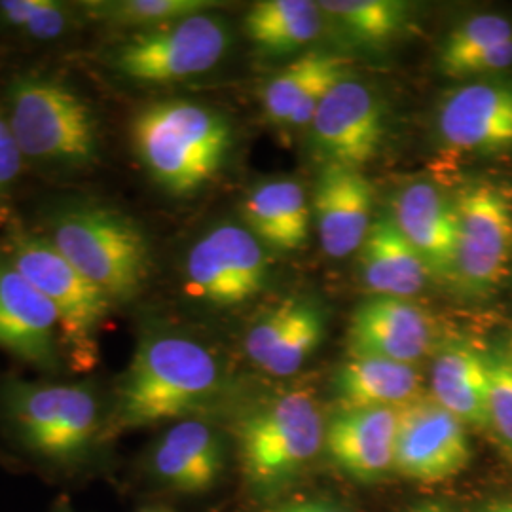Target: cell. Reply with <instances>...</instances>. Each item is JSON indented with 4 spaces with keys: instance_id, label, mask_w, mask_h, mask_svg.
<instances>
[{
    "instance_id": "8",
    "label": "cell",
    "mask_w": 512,
    "mask_h": 512,
    "mask_svg": "<svg viewBox=\"0 0 512 512\" xmlns=\"http://www.w3.org/2000/svg\"><path fill=\"white\" fill-rule=\"evenodd\" d=\"M2 247L19 272L54 304L63 351L76 366L90 368L97 359L99 332L116 308L109 296L59 255L40 232L27 230L19 222H10Z\"/></svg>"
},
{
    "instance_id": "19",
    "label": "cell",
    "mask_w": 512,
    "mask_h": 512,
    "mask_svg": "<svg viewBox=\"0 0 512 512\" xmlns=\"http://www.w3.org/2000/svg\"><path fill=\"white\" fill-rule=\"evenodd\" d=\"M150 473L167 490L200 495L213 490L226 469V444L200 418L173 423L150 452Z\"/></svg>"
},
{
    "instance_id": "14",
    "label": "cell",
    "mask_w": 512,
    "mask_h": 512,
    "mask_svg": "<svg viewBox=\"0 0 512 512\" xmlns=\"http://www.w3.org/2000/svg\"><path fill=\"white\" fill-rule=\"evenodd\" d=\"M0 349L44 372H55L65 355L54 304L19 272L4 247H0Z\"/></svg>"
},
{
    "instance_id": "18",
    "label": "cell",
    "mask_w": 512,
    "mask_h": 512,
    "mask_svg": "<svg viewBox=\"0 0 512 512\" xmlns=\"http://www.w3.org/2000/svg\"><path fill=\"white\" fill-rule=\"evenodd\" d=\"M389 217L435 281H456L458 224L452 198L427 181L406 184L391 200Z\"/></svg>"
},
{
    "instance_id": "28",
    "label": "cell",
    "mask_w": 512,
    "mask_h": 512,
    "mask_svg": "<svg viewBox=\"0 0 512 512\" xmlns=\"http://www.w3.org/2000/svg\"><path fill=\"white\" fill-rule=\"evenodd\" d=\"M78 4L86 23L101 27L110 37L141 33L220 6L213 0H84Z\"/></svg>"
},
{
    "instance_id": "17",
    "label": "cell",
    "mask_w": 512,
    "mask_h": 512,
    "mask_svg": "<svg viewBox=\"0 0 512 512\" xmlns=\"http://www.w3.org/2000/svg\"><path fill=\"white\" fill-rule=\"evenodd\" d=\"M399 408H342L325 433V450L344 475L372 484L395 471Z\"/></svg>"
},
{
    "instance_id": "15",
    "label": "cell",
    "mask_w": 512,
    "mask_h": 512,
    "mask_svg": "<svg viewBox=\"0 0 512 512\" xmlns=\"http://www.w3.org/2000/svg\"><path fill=\"white\" fill-rule=\"evenodd\" d=\"M348 344L349 355L416 365L435 344V325L408 298L372 296L353 311Z\"/></svg>"
},
{
    "instance_id": "1",
    "label": "cell",
    "mask_w": 512,
    "mask_h": 512,
    "mask_svg": "<svg viewBox=\"0 0 512 512\" xmlns=\"http://www.w3.org/2000/svg\"><path fill=\"white\" fill-rule=\"evenodd\" d=\"M224 387L226 372L213 349L188 334L148 330L114 391L107 437L200 418Z\"/></svg>"
},
{
    "instance_id": "35",
    "label": "cell",
    "mask_w": 512,
    "mask_h": 512,
    "mask_svg": "<svg viewBox=\"0 0 512 512\" xmlns=\"http://www.w3.org/2000/svg\"><path fill=\"white\" fill-rule=\"evenodd\" d=\"M480 512H512V499H497L482 507Z\"/></svg>"
},
{
    "instance_id": "22",
    "label": "cell",
    "mask_w": 512,
    "mask_h": 512,
    "mask_svg": "<svg viewBox=\"0 0 512 512\" xmlns=\"http://www.w3.org/2000/svg\"><path fill=\"white\" fill-rule=\"evenodd\" d=\"M359 251L361 281L372 296L410 300L433 279L423 258L399 232L389 213L374 219Z\"/></svg>"
},
{
    "instance_id": "6",
    "label": "cell",
    "mask_w": 512,
    "mask_h": 512,
    "mask_svg": "<svg viewBox=\"0 0 512 512\" xmlns=\"http://www.w3.org/2000/svg\"><path fill=\"white\" fill-rule=\"evenodd\" d=\"M232 46L228 21L215 10L110 37L97 52V65L135 88H164L211 73Z\"/></svg>"
},
{
    "instance_id": "9",
    "label": "cell",
    "mask_w": 512,
    "mask_h": 512,
    "mask_svg": "<svg viewBox=\"0 0 512 512\" xmlns=\"http://www.w3.org/2000/svg\"><path fill=\"white\" fill-rule=\"evenodd\" d=\"M270 275L266 247L245 224L220 222L205 230L184 256V294L209 308L228 310L262 293Z\"/></svg>"
},
{
    "instance_id": "29",
    "label": "cell",
    "mask_w": 512,
    "mask_h": 512,
    "mask_svg": "<svg viewBox=\"0 0 512 512\" xmlns=\"http://www.w3.org/2000/svg\"><path fill=\"white\" fill-rule=\"evenodd\" d=\"M86 23L78 2L0 0V33L29 46H54Z\"/></svg>"
},
{
    "instance_id": "36",
    "label": "cell",
    "mask_w": 512,
    "mask_h": 512,
    "mask_svg": "<svg viewBox=\"0 0 512 512\" xmlns=\"http://www.w3.org/2000/svg\"><path fill=\"white\" fill-rule=\"evenodd\" d=\"M505 355L509 357V361L512 363V340L509 342V348H507V351H505Z\"/></svg>"
},
{
    "instance_id": "2",
    "label": "cell",
    "mask_w": 512,
    "mask_h": 512,
    "mask_svg": "<svg viewBox=\"0 0 512 512\" xmlns=\"http://www.w3.org/2000/svg\"><path fill=\"white\" fill-rule=\"evenodd\" d=\"M27 167L52 175H80L101 160V122L84 93L44 71L14 74L2 99Z\"/></svg>"
},
{
    "instance_id": "33",
    "label": "cell",
    "mask_w": 512,
    "mask_h": 512,
    "mask_svg": "<svg viewBox=\"0 0 512 512\" xmlns=\"http://www.w3.org/2000/svg\"><path fill=\"white\" fill-rule=\"evenodd\" d=\"M270 512H353L346 505L325 499V497H308V499H293L277 505Z\"/></svg>"
},
{
    "instance_id": "31",
    "label": "cell",
    "mask_w": 512,
    "mask_h": 512,
    "mask_svg": "<svg viewBox=\"0 0 512 512\" xmlns=\"http://www.w3.org/2000/svg\"><path fill=\"white\" fill-rule=\"evenodd\" d=\"M488 370V429L512 458V363L505 353H484Z\"/></svg>"
},
{
    "instance_id": "12",
    "label": "cell",
    "mask_w": 512,
    "mask_h": 512,
    "mask_svg": "<svg viewBox=\"0 0 512 512\" xmlns=\"http://www.w3.org/2000/svg\"><path fill=\"white\" fill-rule=\"evenodd\" d=\"M471 444L465 425L433 399L399 408L395 471L408 480L435 484L467 469Z\"/></svg>"
},
{
    "instance_id": "21",
    "label": "cell",
    "mask_w": 512,
    "mask_h": 512,
    "mask_svg": "<svg viewBox=\"0 0 512 512\" xmlns=\"http://www.w3.org/2000/svg\"><path fill=\"white\" fill-rule=\"evenodd\" d=\"M348 67L346 57L325 50L298 55L266 84V118L279 128H308L332 86L349 76Z\"/></svg>"
},
{
    "instance_id": "27",
    "label": "cell",
    "mask_w": 512,
    "mask_h": 512,
    "mask_svg": "<svg viewBox=\"0 0 512 512\" xmlns=\"http://www.w3.org/2000/svg\"><path fill=\"white\" fill-rule=\"evenodd\" d=\"M319 8L342 37L368 50L384 48L399 37L412 12L401 0H323Z\"/></svg>"
},
{
    "instance_id": "26",
    "label": "cell",
    "mask_w": 512,
    "mask_h": 512,
    "mask_svg": "<svg viewBox=\"0 0 512 512\" xmlns=\"http://www.w3.org/2000/svg\"><path fill=\"white\" fill-rule=\"evenodd\" d=\"M325 25L319 2L311 0H262L243 18V31L256 52L275 57L310 46Z\"/></svg>"
},
{
    "instance_id": "11",
    "label": "cell",
    "mask_w": 512,
    "mask_h": 512,
    "mask_svg": "<svg viewBox=\"0 0 512 512\" xmlns=\"http://www.w3.org/2000/svg\"><path fill=\"white\" fill-rule=\"evenodd\" d=\"M308 129L321 164L361 169L374 160L384 139L382 101L368 84L346 76L325 95Z\"/></svg>"
},
{
    "instance_id": "7",
    "label": "cell",
    "mask_w": 512,
    "mask_h": 512,
    "mask_svg": "<svg viewBox=\"0 0 512 512\" xmlns=\"http://www.w3.org/2000/svg\"><path fill=\"white\" fill-rule=\"evenodd\" d=\"M327 423L310 391H287L256 406L238 425L241 469L260 494L291 486L325 448Z\"/></svg>"
},
{
    "instance_id": "13",
    "label": "cell",
    "mask_w": 512,
    "mask_h": 512,
    "mask_svg": "<svg viewBox=\"0 0 512 512\" xmlns=\"http://www.w3.org/2000/svg\"><path fill=\"white\" fill-rule=\"evenodd\" d=\"M435 126L444 147L463 154L512 148V80L476 78L444 93Z\"/></svg>"
},
{
    "instance_id": "30",
    "label": "cell",
    "mask_w": 512,
    "mask_h": 512,
    "mask_svg": "<svg viewBox=\"0 0 512 512\" xmlns=\"http://www.w3.org/2000/svg\"><path fill=\"white\" fill-rule=\"evenodd\" d=\"M511 38V19L501 14L471 16L458 23L442 40L437 69L448 78L463 80L482 55Z\"/></svg>"
},
{
    "instance_id": "10",
    "label": "cell",
    "mask_w": 512,
    "mask_h": 512,
    "mask_svg": "<svg viewBox=\"0 0 512 512\" xmlns=\"http://www.w3.org/2000/svg\"><path fill=\"white\" fill-rule=\"evenodd\" d=\"M458 224L456 285L471 296H490L507 279L512 262V202L497 184L475 179L454 198Z\"/></svg>"
},
{
    "instance_id": "37",
    "label": "cell",
    "mask_w": 512,
    "mask_h": 512,
    "mask_svg": "<svg viewBox=\"0 0 512 512\" xmlns=\"http://www.w3.org/2000/svg\"><path fill=\"white\" fill-rule=\"evenodd\" d=\"M141 512H169V511H162V509H147V511H141Z\"/></svg>"
},
{
    "instance_id": "20",
    "label": "cell",
    "mask_w": 512,
    "mask_h": 512,
    "mask_svg": "<svg viewBox=\"0 0 512 512\" xmlns=\"http://www.w3.org/2000/svg\"><path fill=\"white\" fill-rule=\"evenodd\" d=\"M325 338V315L308 300H285L245 334L249 361L275 378L296 374Z\"/></svg>"
},
{
    "instance_id": "23",
    "label": "cell",
    "mask_w": 512,
    "mask_h": 512,
    "mask_svg": "<svg viewBox=\"0 0 512 512\" xmlns=\"http://www.w3.org/2000/svg\"><path fill=\"white\" fill-rule=\"evenodd\" d=\"M241 217L264 247L291 253L310 238L311 203L293 179L256 184L241 203Z\"/></svg>"
},
{
    "instance_id": "16",
    "label": "cell",
    "mask_w": 512,
    "mask_h": 512,
    "mask_svg": "<svg viewBox=\"0 0 512 512\" xmlns=\"http://www.w3.org/2000/svg\"><path fill=\"white\" fill-rule=\"evenodd\" d=\"M374 188L361 169L323 165L313 188L311 217L330 258L357 253L372 226Z\"/></svg>"
},
{
    "instance_id": "5",
    "label": "cell",
    "mask_w": 512,
    "mask_h": 512,
    "mask_svg": "<svg viewBox=\"0 0 512 512\" xmlns=\"http://www.w3.org/2000/svg\"><path fill=\"white\" fill-rule=\"evenodd\" d=\"M0 410L19 444L57 467H76L107 439L109 408L90 382H27L0 387Z\"/></svg>"
},
{
    "instance_id": "34",
    "label": "cell",
    "mask_w": 512,
    "mask_h": 512,
    "mask_svg": "<svg viewBox=\"0 0 512 512\" xmlns=\"http://www.w3.org/2000/svg\"><path fill=\"white\" fill-rule=\"evenodd\" d=\"M403 512H456L452 511V509H448L446 505H440V503H429V501H425V503H418V505H412V507H408L406 511Z\"/></svg>"
},
{
    "instance_id": "3",
    "label": "cell",
    "mask_w": 512,
    "mask_h": 512,
    "mask_svg": "<svg viewBox=\"0 0 512 512\" xmlns=\"http://www.w3.org/2000/svg\"><path fill=\"white\" fill-rule=\"evenodd\" d=\"M129 143L152 183L188 198L217 179L234 147V129L209 105L165 99L133 112Z\"/></svg>"
},
{
    "instance_id": "4",
    "label": "cell",
    "mask_w": 512,
    "mask_h": 512,
    "mask_svg": "<svg viewBox=\"0 0 512 512\" xmlns=\"http://www.w3.org/2000/svg\"><path fill=\"white\" fill-rule=\"evenodd\" d=\"M118 308L145 291L154 256L143 226L105 203H59L40 232Z\"/></svg>"
},
{
    "instance_id": "32",
    "label": "cell",
    "mask_w": 512,
    "mask_h": 512,
    "mask_svg": "<svg viewBox=\"0 0 512 512\" xmlns=\"http://www.w3.org/2000/svg\"><path fill=\"white\" fill-rule=\"evenodd\" d=\"M25 169L27 164L0 103V213H4L8 203L12 202Z\"/></svg>"
},
{
    "instance_id": "24",
    "label": "cell",
    "mask_w": 512,
    "mask_h": 512,
    "mask_svg": "<svg viewBox=\"0 0 512 512\" xmlns=\"http://www.w3.org/2000/svg\"><path fill=\"white\" fill-rule=\"evenodd\" d=\"M433 401L463 425L488 429V370L486 355L452 342L435 353L431 366Z\"/></svg>"
},
{
    "instance_id": "25",
    "label": "cell",
    "mask_w": 512,
    "mask_h": 512,
    "mask_svg": "<svg viewBox=\"0 0 512 512\" xmlns=\"http://www.w3.org/2000/svg\"><path fill=\"white\" fill-rule=\"evenodd\" d=\"M416 365L378 357L349 355L334 376V393L342 408H401L420 399Z\"/></svg>"
}]
</instances>
